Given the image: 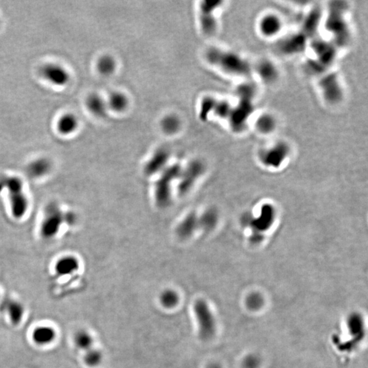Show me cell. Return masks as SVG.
<instances>
[{
    "instance_id": "cell-1",
    "label": "cell",
    "mask_w": 368,
    "mask_h": 368,
    "mask_svg": "<svg viewBox=\"0 0 368 368\" xmlns=\"http://www.w3.org/2000/svg\"><path fill=\"white\" fill-rule=\"evenodd\" d=\"M206 58L211 64L228 75L243 79H249L252 75V64L234 51L214 47L206 51Z\"/></svg>"
},
{
    "instance_id": "cell-2",
    "label": "cell",
    "mask_w": 368,
    "mask_h": 368,
    "mask_svg": "<svg viewBox=\"0 0 368 368\" xmlns=\"http://www.w3.org/2000/svg\"><path fill=\"white\" fill-rule=\"evenodd\" d=\"M318 87L323 99L329 105H335L342 101L344 91L336 73H329L322 76Z\"/></svg>"
},
{
    "instance_id": "cell-3",
    "label": "cell",
    "mask_w": 368,
    "mask_h": 368,
    "mask_svg": "<svg viewBox=\"0 0 368 368\" xmlns=\"http://www.w3.org/2000/svg\"><path fill=\"white\" fill-rule=\"evenodd\" d=\"M283 18L277 12H264L258 18L257 30L258 34L264 39L272 40L279 36L284 30Z\"/></svg>"
},
{
    "instance_id": "cell-4",
    "label": "cell",
    "mask_w": 368,
    "mask_h": 368,
    "mask_svg": "<svg viewBox=\"0 0 368 368\" xmlns=\"http://www.w3.org/2000/svg\"><path fill=\"white\" fill-rule=\"evenodd\" d=\"M200 338L209 340L216 333V321L210 307L205 301L198 300L194 306Z\"/></svg>"
},
{
    "instance_id": "cell-5",
    "label": "cell",
    "mask_w": 368,
    "mask_h": 368,
    "mask_svg": "<svg viewBox=\"0 0 368 368\" xmlns=\"http://www.w3.org/2000/svg\"><path fill=\"white\" fill-rule=\"evenodd\" d=\"M179 166L175 165L166 169L155 188V198L157 205L165 208L171 201V184L178 179L181 173Z\"/></svg>"
},
{
    "instance_id": "cell-6",
    "label": "cell",
    "mask_w": 368,
    "mask_h": 368,
    "mask_svg": "<svg viewBox=\"0 0 368 368\" xmlns=\"http://www.w3.org/2000/svg\"><path fill=\"white\" fill-rule=\"evenodd\" d=\"M252 75L257 77L261 83L266 85H273L279 79L280 73L274 61L269 59L263 58L252 64Z\"/></svg>"
},
{
    "instance_id": "cell-7",
    "label": "cell",
    "mask_w": 368,
    "mask_h": 368,
    "mask_svg": "<svg viewBox=\"0 0 368 368\" xmlns=\"http://www.w3.org/2000/svg\"><path fill=\"white\" fill-rule=\"evenodd\" d=\"M40 73L45 81L57 87L67 85L71 79V75L67 70L57 63H46L41 68Z\"/></svg>"
},
{
    "instance_id": "cell-8",
    "label": "cell",
    "mask_w": 368,
    "mask_h": 368,
    "mask_svg": "<svg viewBox=\"0 0 368 368\" xmlns=\"http://www.w3.org/2000/svg\"><path fill=\"white\" fill-rule=\"evenodd\" d=\"M203 171V164L198 160L192 161L183 171H181L179 177L178 178V179H179V187H178L179 193L181 194L188 193Z\"/></svg>"
},
{
    "instance_id": "cell-9",
    "label": "cell",
    "mask_w": 368,
    "mask_h": 368,
    "mask_svg": "<svg viewBox=\"0 0 368 368\" xmlns=\"http://www.w3.org/2000/svg\"><path fill=\"white\" fill-rule=\"evenodd\" d=\"M288 153V145L280 142L262 151L261 158L265 165L277 167L286 158Z\"/></svg>"
},
{
    "instance_id": "cell-10",
    "label": "cell",
    "mask_w": 368,
    "mask_h": 368,
    "mask_svg": "<svg viewBox=\"0 0 368 368\" xmlns=\"http://www.w3.org/2000/svg\"><path fill=\"white\" fill-rule=\"evenodd\" d=\"M253 126L259 134L269 135L276 130L278 126L277 118L275 114L270 112H262L253 116Z\"/></svg>"
},
{
    "instance_id": "cell-11",
    "label": "cell",
    "mask_w": 368,
    "mask_h": 368,
    "mask_svg": "<svg viewBox=\"0 0 368 368\" xmlns=\"http://www.w3.org/2000/svg\"><path fill=\"white\" fill-rule=\"evenodd\" d=\"M220 2H204L201 5L200 21L202 30L206 34H212L216 30V20L213 12L218 7Z\"/></svg>"
},
{
    "instance_id": "cell-12",
    "label": "cell",
    "mask_w": 368,
    "mask_h": 368,
    "mask_svg": "<svg viewBox=\"0 0 368 368\" xmlns=\"http://www.w3.org/2000/svg\"><path fill=\"white\" fill-rule=\"evenodd\" d=\"M42 226V235L46 237H51L56 234L62 222L63 216L57 208H51L47 213Z\"/></svg>"
},
{
    "instance_id": "cell-13",
    "label": "cell",
    "mask_w": 368,
    "mask_h": 368,
    "mask_svg": "<svg viewBox=\"0 0 368 368\" xmlns=\"http://www.w3.org/2000/svg\"><path fill=\"white\" fill-rule=\"evenodd\" d=\"M169 159V153L166 149H160L153 155L145 167L147 175H153L164 169Z\"/></svg>"
},
{
    "instance_id": "cell-14",
    "label": "cell",
    "mask_w": 368,
    "mask_h": 368,
    "mask_svg": "<svg viewBox=\"0 0 368 368\" xmlns=\"http://www.w3.org/2000/svg\"><path fill=\"white\" fill-rule=\"evenodd\" d=\"M198 228V218L194 214H190L178 225L176 233L181 239L190 238Z\"/></svg>"
},
{
    "instance_id": "cell-15",
    "label": "cell",
    "mask_w": 368,
    "mask_h": 368,
    "mask_svg": "<svg viewBox=\"0 0 368 368\" xmlns=\"http://www.w3.org/2000/svg\"><path fill=\"white\" fill-rule=\"evenodd\" d=\"M56 337V331L50 326L36 327L32 332V339L36 344H50Z\"/></svg>"
},
{
    "instance_id": "cell-16",
    "label": "cell",
    "mask_w": 368,
    "mask_h": 368,
    "mask_svg": "<svg viewBox=\"0 0 368 368\" xmlns=\"http://www.w3.org/2000/svg\"><path fill=\"white\" fill-rule=\"evenodd\" d=\"M57 130L61 134L69 135L75 132L79 127V120L73 113H65L60 117L57 124Z\"/></svg>"
},
{
    "instance_id": "cell-17",
    "label": "cell",
    "mask_w": 368,
    "mask_h": 368,
    "mask_svg": "<svg viewBox=\"0 0 368 368\" xmlns=\"http://www.w3.org/2000/svg\"><path fill=\"white\" fill-rule=\"evenodd\" d=\"M79 269V262L75 258H62L55 265V271L59 275H66L74 273Z\"/></svg>"
},
{
    "instance_id": "cell-18",
    "label": "cell",
    "mask_w": 368,
    "mask_h": 368,
    "mask_svg": "<svg viewBox=\"0 0 368 368\" xmlns=\"http://www.w3.org/2000/svg\"><path fill=\"white\" fill-rule=\"evenodd\" d=\"M88 109L96 116L101 117L105 114L108 104L103 98L98 94H91L86 100Z\"/></svg>"
},
{
    "instance_id": "cell-19",
    "label": "cell",
    "mask_w": 368,
    "mask_h": 368,
    "mask_svg": "<svg viewBox=\"0 0 368 368\" xmlns=\"http://www.w3.org/2000/svg\"><path fill=\"white\" fill-rule=\"evenodd\" d=\"M12 213L15 217H21L28 209V200L20 192H10Z\"/></svg>"
},
{
    "instance_id": "cell-20",
    "label": "cell",
    "mask_w": 368,
    "mask_h": 368,
    "mask_svg": "<svg viewBox=\"0 0 368 368\" xmlns=\"http://www.w3.org/2000/svg\"><path fill=\"white\" fill-rule=\"evenodd\" d=\"M4 307L14 325L20 323L24 315V308L20 303L14 300H8Z\"/></svg>"
},
{
    "instance_id": "cell-21",
    "label": "cell",
    "mask_w": 368,
    "mask_h": 368,
    "mask_svg": "<svg viewBox=\"0 0 368 368\" xmlns=\"http://www.w3.org/2000/svg\"><path fill=\"white\" fill-rule=\"evenodd\" d=\"M218 218L216 211L213 209L206 210L200 218H198V228L204 231H210L216 226Z\"/></svg>"
},
{
    "instance_id": "cell-22",
    "label": "cell",
    "mask_w": 368,
    "mask_h": 368,
    "mask_svg": "<svg viewBox=\"0 0 368 368\" xmlns=\"http://www.w3.org/2000/svg\"><path fill=\"white\" fill-rule=\"evenodd\" d=\"M348 326L350 333L356 338L361 339L364 333L363 320L361 315L354 313L348 319Z\"/></svg>"
},
{
    "instance_id": "cell-23",
    "label": "cell",
    "mask_w": 368,
    "mask_h": 368,
    "mask_svg": "<svg viewBox=\"0 0 368 368\" xmlns=\"http://www.w3.org/2000/svg\"><path fill=\"white\" fill-rule=\"evenodd\" d=\"M51 164L48 159L40 158L32 162L28 167L29 174L32 177H39L48 173Z\"/></svg>"
},
{
    "instance_id": "cell-24",
    "label": "cell",
    "mask_w": 368,
    "mask_h": 368,
    "mask_svg": "<svg viewBox=\"0 0 368 368\" xmlns=\"http://www.w3.org/2000/svg\"><path fill=\"white\" fill-rule=\"evenodd\" d=\"M159 302L163 307L167 309L175 308L179 302V296L175 290L167 289L164 290L159 296Z\"/></svg>"
},
{
    "instance_id": "cell-25",
    "label": "cell",
    "mask_w": 368,
    "mask_h": 368,
    "mask_svg": "<svg viewBox=\"0 0 368 368\" xmlns=\"http://www.w3.org/2000/svg\"><path fill=\"white\" fill-rule=\"evenodd\" d=\"M74 340L79 349L86 351L91 349L94 343L93 337L91 334L85 330L78 331L75 335Z\"/></svg>"
},
{
    "instance_id": "cell-26",
    "label": "cell",
    "mask_w": 368,
    "mask_h": 368,
    "mask_svg": "<svg viewBox=\"0 0 368 368\" xmlns=\"http://www.w3.org/2000/svg\"><path fill=\"white\" fill-rule=\"evenodd\" d=\"M107 104L116 111H122L128 106V99L124 94L116 92L110 95Z\"/></svg>"
},
{
    "instance_id": "cell-27",
    "label": "cell",
    "mask_w": 368,
    "mask_h": 368,
    "mask_svg": "<svg viewBox=\"0 0 368 368\" xmlns=\"http://www.w3.org/2000/svg\"><path fill=\"white\" fill-rule=\"evenodd\" d=\"M97 67L98 71L104 75L111 74L116 68V63L110 56H103L98 61Z\"/></svg>"
},
{
    "instance_id": "cell-28",
    "label": "cell",
    "mask_w": 368,
    "mask_h": 368,
    "mask_svg": "<svg viewBox=\"0 0 368 368\" xmlns=\"http://www.w3.org/2000/svg\"><path fill=\"white\" fill-rule=\"evenodd\" d=\"M102 360L101 352L97 349H91L88 350L86 353L84 361L89 367H94L99 365Z\"/></svg>"
},
{
    "instance_id": "cell-29",
    "label": "cell",
    "mask_w": 368,
    "mask_h": 368,
    "mask_svg": "<svg viewBox=\"0 0 368 368\" xmlns=\"http://www.w3.org/2000/svg\"><path fill=\"white\" fill-rule=\"evenodd\" d=\"M245 304L251 310H258L262 308L264 304L263 297L259 293L254 292L249 294L245 300Z\"/></svg>"
},
{
    "instance_id": "cell-30",
    "label": "cell",
    "mask_w": 368,
    "mask_h": 368,
    "mask_svg": "<svg viewBox=\"0 0 368 368\" xmlns=\"http://www.w3.org/2000/svg\"><path fill=\"white\" fill-rule=\"evenodd\" d=\"M179 122L175 117L169 116L166 118L163 122L164 130L167 133H173L178 130Z\"/></svg>"
},
{
    "instance_id": "cell-31",
    "label": "cell",
    "mask_w": 368,
    "mask_h": 368,
    "mask_svg": "<svg viewBox=\"0 0 368 368\" xmlns=\"http://www.w3.org/2000/svg\"><path fill=\"white\" fill-rule=\"evenodd\" d=\"M260 365L259 357L256 355H248L243 362V368H258Z\"/></svg>"
},
{
    "instance_id": "cell-32",
    "label": "cell",
    "mask_w": 368,
    "mask_h": 368,
    "mask_svg": "<svg viewBox=\"0 0 368 368\" xmlns=\"http://www.w3.org/2000/svg\"><path fill=\"white\" fill-rule=\"evenodd\" d=\"M206 368H222V367L218 363H212L210 364Z\"/></svg>"
}]
</instances>
